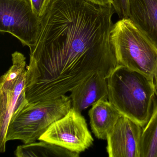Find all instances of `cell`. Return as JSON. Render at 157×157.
<instances>
[{
    "mask_svg": "<svg viewBox=\"0 0 157 157\" xmlns=\"http://www.w3.org/2000/svg\"><path fill=\"white\" fill-rule=\"evenodd\" d=\"M112 4L52 0L26 67L29 103L66 95L95 73L107 78L118 66L111 41Z\"/></svg>",
    "mask_w": 157,
    "mask_h": 157,
    "instance_id": "obj_1",
    "label": "cell"
},
{
    "mask_svg": "<svg viewBox=\"0 0 157 157\" xmlns=\"http://www.w3.org/2000/svg\"><path fill=\"white\" fill-rule=\"evenodd\" d=\"M106 79L109 101L122 115L145 126L156 94L153 78L118 65Z\"/></svg>",
    "mask_w": 157,
    "mask_h": 157,
    "instance_id": "obj_2",
    "label": "cell"
},
{
    "mask_svg": "<svg viewBox=\"0 0 157 157\" xmlns=\"http://www.w3.org/2000/svg\"><path fill=\"white\" fill-rule=\"evenodd\" d=\"M71 108V99L66 95L32 103L26 101L12 117L6 141L20 140L24 144L36 142L53 123L65 116Z\"/></svg>",
    "mask_w": 157,
    "mask_h": 157,
    "instance_id": "obj_3",
    "label": "cell"
},
{
    "mask_svg": "<svg viewBox=\"0 0 157 157\" xmlns=\"http://www.w3.org/2000/svg\"><path fill=\"white\" fill-rule=\"evenodd\" d=\"M111 41L118 65L154 78L157 50L129 19L114 24Z\"/></svg>",
    "mask_w": 157,
    "mask_h": 157,
    "instance_id": "obj_4",
    "label": "cell"
},
{
    "mask_svg": "<svg viewBox=\"0 0 157 157\" xmlns=\"http://www.w3.org/2000/svg\"><path fill=\"white\" fill-rule=\"evenodd\" d=\"M42 22L30 0H0V32L12 35L30 50L37 43Z\"/></svg>",
    "mask_w": 157,
    "mask_h": 157,
    "instance_id": "obj_5",
    "label": "cell"
},
{
    "mask_svg": "<svg viewBox=\"0 0 157 157\" xmlns=\"http://www.w3.org/2000/svg\"><path fill=\"white\" fill-rule=\"evenodd\" d=\"M38 140L80 153L93 145L94 139L81 113L71 108L65 116L53 123Z\"/></svg>",
    "mask_w": 157,
    "mask_h": 157,
    "instance_id": "obj_6",
    "label": "cell"
},
{
    "mask_svg": "<svg viewBox=\"0 0 157 157\" xmlns=\"http://www.w3.org/2000/svg\"><path fill=\"white\" fill-rule=\"evenodd\" d=\"M143 127L121 115L107 136L106 151L109 157H140Z\"/></svg>",
    "mask_w": 157,
    "mask_h": 157,
    "instance_id": "obj_7",
    "label": "cell"
},
{
    "mask_svg": "<svg viewBox=\"0 0 157 157\" xmlns=\"http://www.w3.org/2000/svg\"><path fill=\"white\" fill-rule=\"evenodd\" d=\"M71 108L82 113L100 100H108L107 79L99 73L86 78L71 91Z\"/></svg>",
    "mask_w": 157,
    "mask_h": 157,
    "instance_id": "obj_8",
    "label": "cell"
},
{
    "mask_svg": "<svg viewBox=\"0 0 157 157\" xmlns=\"http://www.w3.org/2000/svg\"><path fill=\"white\" fill-rule=\"evenodd\" d=\"M128 19L157 50V0H128Z\"/></svg>",
    "mask_w": 157,
    "mask_h": 157,
    "instance_id": "obj_9",
    "label": "cell"
},
{
    "mask_svg": "<svg viewBox=\"0 0 157 157\" xmlns=\"http://www.w3.org/2000/svg\"><path fill=\"white\" fill-rule=\"evenodd\" d=\"M26 71L13 90L0 94V151L2 153L6 151V136L12 117L18 107L27 101L25 92Z\"/></svg>",
    "mask_w": 157,
    "mask_h": 157,
    "instance_id": "obj_10",
    "label": "cell"
},
{
    "mask_svg": "<svg viewBox=\"0 0 157 157\" xmlns=\"http://www.w3.org/2000/svg\"><path fill=\"white\" fill-rule=\"evenodd\" d=\"M121 115L108 100H100L94 104L89 110V116L94 136L99 139L106 140Z\"/></svg>",
    "mask_w": 157,
    "mask_h": 157,
    "instance_id": "obj_11",
    "label": "cell"
},
{
    "mask_svg": "<svg viewBox=\"0 0 157 157\" xmlns=\"http://www.w3.org/2000/svg\"><path fill=\"white\" fill-rule=\"evenodd\" d=\"M14 153L17 157H78L80 155L44 140L18 146Z\"/></svg>",
    "mask_w": 157,
    "mask_h": 157,
    "instance_id": "obj_12",
    "label": "cell"
},
{
    "mask_svg": "<svg viewBox=\"0 0 157 157\" xmlns=\"http://www.w3.org/2000/svg\"><path fill=\"white\" fill-rule=\"evenodd\" d=\"M140 157H157V105L142 130Z\"/></svg>",
    "mask_w": 157,
    "mask_h": 157,
    "instance_id": "obj_13",
    "label": "cell"
},
{
    "mask_svg": "<svg viewBox=\"0 0 157 157\" xmlns=\"http://www.w3.org/2000/svg\"><path fill=\"white\" fill-rule=\"evenodd\" d=\"M13 65L0 79V94L12 90L26 71V58L21 52L12 55Z\"/></svg>",
    "mask_w": 157,
    "mask_h": 157,
    "instance_id": "obj_14",
    "label": "cell"
},
{
    "mask_svg": "<svg viewBox=\"0 0 157 157\" xmlns=\"http://www.w3.org/2000/svg\"><path fill=\"white\" fill-rule=\"evenodd\" d=\"M32 8L36 15L43 18L46 13L52 0H30Z\"/></svg>",
    "mask_w": 157,
    "mask_h": 157,
    "instance_id": "obj_15",
    "label": "cell"
},
{
    "mask_svg": "<svg viewBox=\"0 0 157 157\" xmlns=\"http://www.w3.org/2000/svg\"><path fill=\"white\" fill-rule=\"evenodd\" d=\"M112 4L120 20L128 18V0H113Z\"/></svg>",
    "mask_w": 157,
    "mask_h": 157,
    "instance_id": "obj_16",
    "label": "cell"
},
{
    "mask_svg": "<svg viewBox=\"0 0 157 157\" xmlns=\"http://www.w3.org/2000/svg\"><path fill=\"white\" fill-rule=\"evenodd\" d=\"M88 2L100 6H105L112 4L113 0H86Z\"/></svg>",
    "mask_w": 157,
    "mask_h": 157,
    "instance_id": "obj_17",
    "label": "cell"
},
{
    "mask_svg": "<svg viewBox=\"0 0 157 157\" xmlns=\"http://www.w3.org/2000/svg\"><path fill=\"white\" fill-rule=\"evenodd\" d=\"M153 79H154V84H155V90H156V94L157 95V66L154 73Z\"/></svg>",
    "mask_w": 157,
    "mask_h": 157,
    "instance_id": "obj_18",
    "label": "cell"
}]
</instances>
